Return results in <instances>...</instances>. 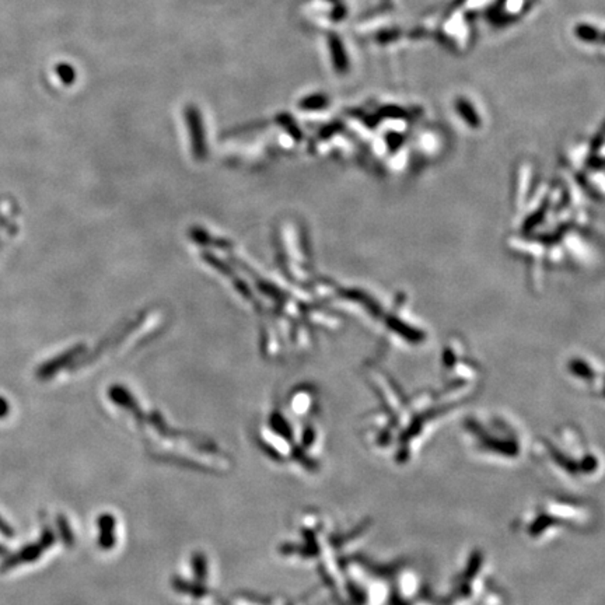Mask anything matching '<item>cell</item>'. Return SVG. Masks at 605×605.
I'll list each match as a JSON object with an SVG mask.
<instances>
[{"label":"cell","mask_w":605,"mask_h":605,"mask_svg":"<svg viewBox=\"0 0 605 605\" xmlns=\"http://www.w3.org/2000/svg\"><path fill=\"white\" fill-rule=\"evenodd\" d=\"M432 38L453 55H467L475 40V17L450 3L434 13Z\"/></svg>","instance_id":"1"},{"label":"cell","mask_w":605,"mask_h":605,"mask_svg":"<svg viewBox=\"0 0 605 605\" xmlns=\"http://www.w3.org/2000/svg\"><path fill=\"white\" fill-rule=\"evenodd\" d=\"M570 37L582 48L604 53V27L594 18H579L570 27Z\"/></svg>","instance_id":"2"},{"label":"cell","mask_w":605,"mask_h":605,"mask_svg":"<svg viewBox=\"0 0 605 605\" xmlns=\"http://www.w3.org/2000/svg\"><path fill=\"white\" fill-rule=\"evenodd\" d=\"M327 53L332 71L338 75H349L352 71V52L349 44L338 31H330L327 34Z\"/></svg>","instance_id":"3"},{"label":"cell","mask_w":605,"mask_h":605,"mask_svg":"<svg viewBox=\"0 0 605 605\" xmlns=\"http://www.w3.org/2000/svg\"><path fill=\"white\" fill-rule=\"evenodd\" d=\"M493 0H453L452 5L469 13L473 17L484 16L492 6Z\"/></svg>","instance_id":"4"},{"label":"cell","mask_w":605,"mask_h":605,"mask_svg":"<svg viewBox=\"0 0 605 605\" xmlns=\"http://www.w3.org/2000/svg\"><path fill=\"white\" fill-rule=\"evenodd\" d=\"M0 532H2L3 535H6V536H13L14 535L13 528L2 517H0Z\"/></svg>","instance_id":"5"},{"label":"cell","mask_w":605,"mask_h":605,"mask_svg":"<svg viewBox=\"0 0 605 605\" xmlns=\"http://www.w3.org/2000/svg\"><path fill=\"white\" fill-rule=\"evenodd\" d=\"M9 410H10V406H9L8 401L3 397H0V419H3V418L8 417Z\"/></svg>","instance_id":"6"},{"label":"cell","mask_w":605,"mask_h":605,"mask_svg":"<svg viewBox=\"0 0 605 605\" xmlns=\"http://www.w3.org/2000/svg\"><path fill=\"white\" fill-rule=\"evenodd\" d=\"M8 554V550H6V547H3L2 544H0V556H5Z\"/></svg>","instance_id":"7"}]
</instances>
